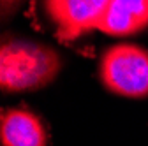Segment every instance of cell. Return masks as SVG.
I'll list each match as a JSON object with an SVG mask.
<instances>
[{"label": "cell", "instance_id": "obj_1", "mask_svg": "<svg viewBox=\"0 0 148 146\" xmlns=\"http://www.w3.org/2000/svg\"><path fill=\"white\" fill-rule=\"evenodd\" d=\"M64 67L62 57L48 44L11 39L0 49V86L4 92H34L51 85Z\"/></svg>", "mask_w": 148, "mask_h": 146}, {"label": "cell", "instance_id": "obj_2", "mask_svg": "<svg viewBox=\"0 0 148 146\" xmlns=\"http://www.w3.org/2000/svg\"><path fill=\"white\" fill-rule=\"evenodd\" d=\"M99 78L109 93L125 99L148 97V51L132 42L109 46L101 57Z\"/></svg>", "mask_w": 148, "mask_h": 146}, {"label": "cell", "instance_id": "obj_3", "mask_svg": "<svg viewBox=\"0 0 148 146\" xmlns=\"http://www.w3.org/2000/svg\"><path fill=\"white\" fill-rule=\"evenodd\" d=\"M111 0H44V11L62 41L97 30Z\"/></svg>", "mask_w": 148, "mask_h": 146}, {"label": "cell", "instance_id": "obj_4", "mask_svg": "<svg viewBox=\"0 0 148 146\" xmlns=\"http://www.w3.org/2000/svg\"><path fill=\"white\" fill-rule=\"evenodd\" d=\"M2 146H46L48 132L39 116L28 109H4L0 120Z\"/></svg>", "mask_w": 148, "mask_h": 146}, {"label": "cell", "instance_id": "obj_5", "mask_svg": "<svg viewBox=\"0 0 148 146\" xmlns=\"http://www.w3.org/2000/svg\"><path fill=\"white\" fill-rule=\"evenodd\" d=\"M148 27V0H111L97 30L111 37H129Z\"/></svg>", "mask_w": 148, "mask_h": 146}, {"label": "cell", "instance_id": "obj_6", "mask_svg": "<svg viewBox=\"0 0 148 146\" xmlns=\"http://www.w3.org/2000/svg\"><path fill=\"white\" fill-rule=\"evenodd\" d=\"M25 0H0V9H2V18L7 20V18H12L18 9L21 7V4Z\"/></svg>", "mask_w": 148, "mask_h": 146}]
</instances>
